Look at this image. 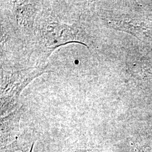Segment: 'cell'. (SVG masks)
<instances>
[{
  "label": "cell",
  "mask_w": 152,
  "mask_h": 152,
  "mask_svg": "<svg viewBox=\"0 0 152 152\" xmlns=\"http://www.w3.org/2000/svg\"><path fill=\"white\" fill-rule=\"evenodd\" d=\"M44 69L32 68L22 71L6 72L1 88V115L11 113L15 109L23 88L33 78L44 73Z\"/></svg>",
  "instance_id": "6da1fadb"
},
{
  "label": "cell",
  "mask_w": 152,
  "mask_h": 152,
  "mask_svg": "<svg viewBox=\"0 0 152 152\" xmlns=\"http://www.w3.org/2000/svg\"><path fill=\"white\" fill-rule=\"evenodd\" d=\"M42 37L45 46L51 49L76 42L74 29L68 25L58 23L49 24L43 31Z\"/></svg>",
  "instance_id": "7a4b0ae2"
},
{
  "label": "cell",
  "mask_w": 152,
  "mask_h": 152,
  "mask_svg": "<svg viewBox=\"0 0 152 152\" xmlns=\"http://www.w3.org/2000/svg\"><path fill=\"white\" fill-rule=\"evenodd\" d=\"M23 113V107L1 118V148L15 141L19 136V122Z\"/></svg>",
  "instance_id": "3957f363"
},
{
  "label": "cell",
  "mask_w": 152,
  "mask_h": 152,
  "mask_svg": "<svg viewBox=\"0 0 152 152\" xmlns=\"http://www.w3.org/2000/svg\"><path fill=\"white\" fill-rule=\"evenodd\" d=\"M36 141L35 137L24 135L19 136L15 141L1 148V152H32Z\"/></svg>",
  "instance_id": "277c9868"
},
{
  "label": "cell",
  "mask_w": 152,
  "mask_h": 152,
  "mask_svg": "<svg viewBox=\"0 0 152 152\" xmlns=\"http://www.w3.org/2000/svg\"><path fill=\"white\" fill-rule=\"evenodd\" d=\"M16 13L18 22L20 24H30L34 15V9L29 6H20L16 9Z\"/></svg>",
  "instance_id": "5b68a950"
},
{
  "label": "cell",
  "mask_w": 152,
  "mask_h": 152,
  "mask_svg": "<svg viewBox=\"0 0 152 152\" xmlns=\"http://www.w3.org/2000/svg\"><path fill=\"white\" fill-rule=\"evenodd\" d=\"M74 152H96L94 150L88 149V148H83V149H79L76 150Z\"/></svg>",
  "instance_id": "8992f818"
}]
</instances>
